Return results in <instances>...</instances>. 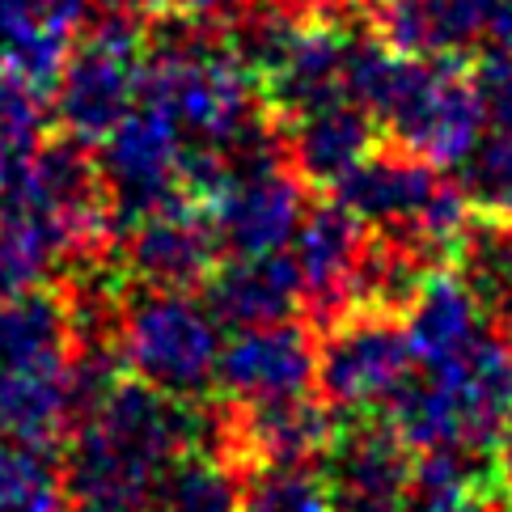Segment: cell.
<instances>
[{
  "mask_svg": "<svg viewBox=\"0 0 512 512\" xmlns=\"http://www.w3.org/2000/svg\"><path fill=\"white\" fill-rule=\"evenodd\" d=\"M195 436V402L119 377L77 424L64 453L68 512H153L157 479Z\"/></svg>",
  "mask_w": 512,
  "mask_h": 512,
  "instance_id": "1",
  "label": "cell"
},
{
  "mask_svg": "<svg viewBox=\"0 0 512 512\" xmlns=\"http://www.w3.org/2000/svg\"><path fill=\"white\" fill-rule=\"evenodd\" d=\"M221 322L182 288L123 292L119 301V360L123 369L149 381L178 402H199L216 386L221 360Z\"/></svg>",
  "mask_w": 512,
  "mask_h": 512,
  "instance_id": "2",
  "label": "cell"
},
{
  "mask_svg": "<svg viewBox=\"0 0 512 512\" xmlns=\"http://www.w3.org/2000/svg\"><path fill=\"white\" fill-rule=\"evenodd\" d=\"M144 47L149 39L132 13L106 9L102 22L89 26L81 47H72L68 64L56 77L51 115L64 127V136L102 144L132 115L144 77Z\"/></svg>",
  "mask_w": 512,
  "mask_h": 512,
  "instance_id": "3",
  "label": "cell"
},
{
  "mask_svg": "<svg viewBox=\"0 0 512 512\" xmlns=\"http://www.w3.org/2000/svg\"><path fill=\"white\" fill-rule=\"evenodd\" d=\"M89 149L94 144H85L77 136L43 140L9 191V199L34 208L60 233L72 267L106 263V254L115 246V229H119L102 166Z\"/></svg>",
  "mask_w": 512,
  "mask_h": 512,
  "instance_id": "4",
  "label": "cell"
},
{
  "mask_svg": "<svg viewBox=\"0 0 512 512\" xmlns=\"http://www.w3.org/2000/svg\"><path fill=\"white\" fill-rule=\"evenodd\" d=\"M377 119L390 127L398 149L432 161L436 170L462 166L487 127L474 77L445 56H407L394 94Z\"/></svg>",
  "mask_w": 512,
  "mask_h": 512,
  "instance_id": "5",
  "label": "cell"
},
{
  "mask_svg": "<svg viewBox=\"0 0 512 512\" xmlns=\"http://www.w3.org/2000/svg\"><path fill=\"white\" fill-rule=\"evenodd\" d=\"M415 352L407 322L398 309L356 305L331 326H322L318 343V390L335 411H373L390 402L411 381Z\"/></svg>",
  "mask_w": 512,
  "mask_h": 512,
  "instance_id": "6",
  "label": "cell"
},
{
  "mask_svg": "<svg viewBox=\"0 0 512 512\" xmlns=\"http://www.w3.org/2000/svg\"><path fill=\"white\" fill-rule=\"evenodd\" d=\"M182 153H187V140L153 106L132 111L102 140L98 166L119 225H132L153 208L170 204L174 195H187L182 191Z\"/></svg>",
  "mask_w": 512,
  "mask_h": 512,
  "instance_id": "7",
  "label": "cell"
},
{
  "mask_svg": "<svg viewBox=\"0 0 512 512\" xmlns=\"http://www.w3.org/2000/svg\"><path fill=\"white\" fill-rule=\"evenodd\" d=\"M326 487L335 512H411V445L390 419H352L326 445Z\"/></svg>",
  "mask_w": 512,
  "mask_h": 512,
  "instance_id": "8",
  "label": "cell"
},
{
  "mask_svg": "<svg viewBox=\"0 0 512 512\" xmlns=\"http://www.w3.org/2000/svg\"><path fill=\"white\" fill-rule=\"evenodd\" d=\"M292 242H297L292 267L301 276V309L322 331L360 305V263L369 250V225L331 199L305 212Z\"/></svg>",
  "mask_w": 512,
  "mask_h": 512,
  "instance_id": "9",
  "label": "cell"
},
{
  "mask_svg": "<svg viewBox=\"0 0 512 512\" xmlns=\"http://www.w3.org/2000/svg\"><path fill=\"white\" fill-rule=\"evenodd\" d=\"M221 263V237L212 229L208 204L195 195H174L132 221L127 233V271L136 284L195 292Z\"/></svg>",
  "mask_w": 512,
  "mask_h": 512,
  "instance_id": "10",
  "label": "cell"
},
{
  "mask_svg": "<svg viewBox=\"0 0 512 512\" xmlns=\"http://www.w3.org/2000/svg\"><path fill=\"white\" fill-rule=\"evenodd\" d=\"M305 182L292 166L233 174L221 191L208 199L212 229L229 254H271L292 242L305 221Z\"/></svg>",
  "mask_w": 512,
  "mask_h": 512,
  "instance_id": "11",
  "label": "cell"
},
{
  "mask_svg": "<svg viewBox=\"0 0 512 512\" xmlns=\"http://www.w3.org/2000/svg\"><path fill=\"white\" fill-rule=\"evenodd\" d=\"M318 377V335L305 322H271L237 331L216 360V386L229 398L305 394Z\"/></svg>",
  "mask_w": 512,
  "mask_h": 512,
  "instance_id": "12",
  "label": "cell"
},
{
  "mask_svg": "<svg viewBox=\"0 0 512 512\" xmlns=\"http://www.w3.org/2000/svg\"><path fill=\"white\" fill-rule=\"evenodd\" d=\"M441 182L445 178L424 157L407 149H373L335 187V199L347 212H356L364 225H373L381 237L402 242L419 225Z\"/></svg>",
  "mask_w": 512,
  "mask_h": 512,
  "instance_id": "13",
  "label": "cell"
},
{
  "mask_svg": "<svg viewBox=\"0 0 512 512\" xmlns=\"http://www.w3.org/2000/svg\"><path fill=\"white\" fill-rule=\"evenodd\" d=\"M94 0H0V68L51 89Z\"/></svg>",
  "mask_w": 512,
  "mask_h": 512,
  "instance_id": "14",
  "label": "cell"
},
{
  "mask_svg": "<svg viewBox=\"0 0 512 512\" xmlns=\"http://www.w3.org/2000/svg\"><path fill=\"white\" fill-rule=\"evenodd\" d=\"M377 149L373 115L352 98L326 102L284 123V157L305 187L335 191Z\"/></svg>",
  "mask_w": 512,
  "mask_h": 512,
  "instance_id": "15",
  "label": "cell"
},
{
  "mask_svg": "<svg viewBox=\"0 0 512 512\" xmlns=\"http://www.w3.org/2000/svg\"><path fill=\"white\" fill-rule=\"evenodd\" d=\"M204 305L229 331L292 318L301 309V276L292 267V254H233L229 263H216L204 280Z\"/></svg>",
  "mask_w": 512,
  "mask_h": 512,
  "instance_id": "16",
  "label": "cell"
},
{
  "mask_svg": "<svg viewBox=\"0 0 512 512\" xmlns=\"http://www.w3.org/2000/svg\"><path fill=\"white\" fill-rule=\"evenodd\" d=\"M347 34L339 22H305L288 56L267 77V111L280 123L343 98Z\"/></svg>",
  "mask_w": 512,
  "mask_h": 512,
  "instance_id": "17",
  "label": "cell"
},
{
  "mask_svg": "<svg viewBox=\"0 0 512 512\" xmlns=\"http://www.w3.org/2000/svg\"><path fill=\"white\" fill-rule=\"evenodd\" d=\"M402 322H407L415 364H424V369L457 356L483 326H491L483 297L466 284V276L445 267H432L424 276L411 305L402 309Z\"/></svg>",
  "mask_w": 512,
  "mask_h": 512,
  "instance_id": "18",
  "label": "cell"
},
{
  "mask_svg": "<svg viewBox=\"0 0 512 512\" xmlns=\"http://www.w3.org/2000/svg\"><path fill=\"white\" fill-rule=\"evenodd\" d=\"M77 347L64 288H30L0 301V369H60Z\"/></svg>",
  "mask_w": 512,
  "mask_h": 512,
  "instance_id": "19",
  "label": "cell"
},
{
  "mask_svg": "<svg viewBox=\"0 0 512 512\" xmlns=\"http://www.w3.org/2000/svg\"><path fill=\"white\" fill-rule=\"evenodd\" d=\"M77 424L68 364L60 369H0V441L56 449Z\"/></svg>",
  "mask_w": 512,
  "mask_h": 512,
  "instance_id": "20",
  "label": "cell"
},
{
  "mask_svg": "<svg viewBox=\"0 0 512 512\" xmlns=\"http://www.w3.org/2000/svg\"><path fill=\"white\" fill-rule=\"evenodd\" d=\"M491 0H381V39L402 56H457L487 34Z\"/></svg>",
  "mask_w": 512,
  "mask_h": 512,
  "instance_id": "21",
  "label": "cell"
},
{
  "mask_svg": "<svg viewBox=\"0 0 512 512\" xmlns=\"http://www.w3.org/2000/svg\"><path fill=\"white\" fill-rule=\"evenodd\" d=\"M68 259L60 233L34 208L5 199L0 204V301L43 288L51 271Z\"/></svg>",
  "mask_w": 512,
  "mask_h": 512,
  "instance_id": "22",
  "label": "cell"
},
{
  "mask_svg": "<svg viewBox=\"0 0 512 512\" xmlns=\"http://www.w3.org/2000/svg\"><path fill=\"white\" fill-rule=\"evenodd\" d=\"M242 474L208 449H182L161 470L153 491V512H237Z\"/></svg>",
  "mask_w": 512,
  "mask_h": 512,
  "instance_id": "23",
  "label": "cell"
},
{
  "mask_svg": "<svg viewBox=\"0 0 512 512\" xmlns=\"http://www.w3.org/2000/svg\"><path fill=\"white\" fill-rule=\"evenodd\" d=\"M301 13L292 0H246V9L229 13L225 47L242 60L254 77H271L276 64L288 56L292 39L301 34Z\"/></svg>",
  "mask_w": 512,
  "mask_h": 512,
  "instance_id": "24",
  "label": "cell"
},
{
  "mask_svg": "<svg viewBox=\"0 0 512 512\" xmlns=\"http://www.w3.org/2000/svg\"><path fill=\"white\" fill-rule=\"evenodd\" d=\"M39 94L43 89L0 68V204L9 199L13 182L22 178L30 153L43 144L47 106Z\"/></svg>",
  "mask_w": 512,
  "mask_h": 512,
  "instance_id": "25",
  "label": "cell"
},
{
  "mask_svg": "<svg viewBox=\"0 0 512 512\" xmlns=\"http://www.w3.org/2000/svg\"><path fill=\"white\" fill-rule=\"evenodd\" d=\"M237 512H335L326 474L309 462L254 466L242 470V504Z\"/></svg>",
  "mask_w": 512,
  "mask_h": 512,
  "instance_id": "26",
  "label": "cell"
},
{
  "mask_svg": "<svg viewBox=\"0 0 512 512\" xmlns=\"http://www.w3.org/2000/svg\"><path fill=\"white\" fill-rule=\"evenodd\" d=\"M483 457L487 453L470 449H424L411 479V512H436L474 496V491H487L479 470Z\"/></svg>",
  "mask_w": 512,
  "mask_h": 512,
  "instance_id": "27",
  "label": "cell"
},
{
  "mask_svg": "<svg viewBox=\"0 0 512 512\" xmlns=\"http://www.w3.org/2000/svg\"><path fill=\"white\" fill-rule=\"evenodd\" d=\"M457 170L474 212L512 225V132L483 136Z\"/></svg>",
  "mask_w": 512,
  "mask_h": 512,
  "instance_id": "28",
  "label": "cell"
},
{
  "mask_svg": "<svg viewBox=\"0 0 512 512\" xmlns=\"http://www.w3.org/2000/svg\"><path fill=\"white\" fill-rule=\"evenodd\" d=\"M470 77H474V89H479L487 123L496 132H512V47L487 51Z\"/></svg>",
  "mask_w": 512,
  "mask_h": 512,
  "instance_id": "29",
  "label": "cell"
},
{
  "mask_svg": "<svg viewBox=\"0 0 512 512\" xmlns=\"http://www.w3.org/2000/svg\"><path fill=\"white\" fill-rule=\"evenodd\" d=\"M487 39L496 43V47H512V0H491Z\"/></svg>",
  "mask_w": 512,
  "mask_h": 512,
  "instance_id": "30",
  "label": "cell"
},
{
  "mask_svg": "<svg viewBox=\"0 0 512 512\" xmlns=\"http://www.w3.org/2000/svg\"><path fill=\"white\" fill-rule=\"evenodd\" d=\"M496 479L504 487V496H512V419L504 424L500 441H496Z\"/></svg>",
  "mask_w": 512,
  "mask_h": 512,
  "instance_id": "31",
  "label": "cell"
},
{
  "mask_svg": "<svg viewBox=\"0 0 512 512\" xmlns=\"http://www.w3.org/2000/svg\"><path fill=\"white\" fill-rule=\"evenodd\" d=\"M491 309H496V314H500V322H504V331L512 335V254H508L504 284H500V292H496V301H491Z\"/></svg>",
  "mask_w": 512,
  "mask_h": 512,
  "instance_id": "32",
  "label": "cell"
},
{
  "mask_svg": "<svg viewBox=\"0 0 512 512\" xmlns=\"http://www.w3.org/2000/svg\"><path fill=\"white\" fill-rule=\"evenodd\" d=\"M102 9H115V13H132V17H140V13H157V9H170V0H98Z\"/></svg>",
  "mask_w": 512,
  "mask_h": 512,
  "instance_id": "33",
  "label": "cell"
},
{
  "mask_svg": "<svg viewBox=\"0 0 512 512\" xmlns=\"http://www.w3.org/2000/svg\"><path fill=\"white\" fill-rule=\"evenodd\" d=\"M436 512H500V508H496V500H491V491H474V496L457 500L449 508H436Z\"/></svg>",
  "mask_w": 512,
  "mask_h": 512,
  "instance_id": "34",
  "label": "cell"
},
{
  "mask_svg": "<svg viewBox=\"0 0 512 512\" xmlns=\"http://www.w3.org/2000/svg\"><path fill=\"white\" fill-rule=\"evenodd\" d=\"M292 5H309V0H292Z\"/></svg>",
  "mask_w": 512,
  "mask_h": 512,
  "instance_id": "35",
  "label": "cell"
},
{
  "mask_svg": "<svg viewBox=\"0 0 512 512\" xmlns=\"http://www.w3.org/2000/svg\"><path fill=\"white\" fill-rule=\"evenodd\" d=\"M377 5H381V0H377Z\"/></svg>",
  "mask_w": 512,
  "mask_h": 512,
  "instance_id": "36",
  "label": "cell"
}]
</instances>
